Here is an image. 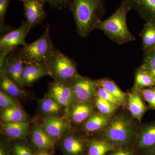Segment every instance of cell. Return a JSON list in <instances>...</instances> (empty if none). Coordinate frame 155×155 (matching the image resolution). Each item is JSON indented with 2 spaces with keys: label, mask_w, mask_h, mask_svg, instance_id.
Instances as JSON below:
<instances>
[{
  "label": "cell",
  "mask_w": 155,
  "mask_h": 155,
  "mask_svg": "<svg viewBox=\"0 0 155 155\" xmlns=\"http://www.w3.org/2000/svg\"><path fill=\"white\" fill-rule=\"evenodd\" d=\"M1 90L11 97L22 96L25 93L4 71L1 72Z\"/></svg>",
  "instance_id": "obj_22"
},
{
  "label": "cell",
  "mask_w": 155,
  "mask_h": 155,
  "mask_svg": "<svg viewBox=\"0 0 155 155\" xmlns=\"http://www.w3.org/2000/svg\"><path fill=\"white\" fill-rule=\"evenodd\" d=\"M140 67L152 78L155 81V51L144 53L143 61Z\"/></svg>",
  "instance_id": "obj_28"
},
{
  "label": "cell",
  "mask_w": 155,
  "mask_h": 155,
  "mask_svg": "<svg viewBox=\"0 0 155 155\" xmlns=\"http://www.w3.org/2000/svg\"><path fill=\"white\" fill-rule=\"evenodd\" d=\"M61 148L65 155H82L85 151V144L80 137L69 134L62 139Z\"/></svg>",
  "instance_id": "obj_15"
},
{
  "label": "cell",
  "mask_w": 155,
  "mask_h": 155,
  "mask_svg": "<svg viewBox=\"0 0 155 155\" xmlns=\"http://www.w3.org/2000/svg\"><path fill=\"white\" fill-rule=\"evenodd\" d=\"M137 91L150 107L155 109V87L141 89Z\"/></svg>",
  "instance_id": "obj_30"
},
{
  "label": "cell",
  "mask_w": 155,
  "mask_h": 155,
  "mask_svg": "<svg viewBox=\"0 0 155 155\" xmlns=\"http://www.w3.org/2000/svg\"><path fill=\"white\" fill-rule=\"evenodd\" d=\"M132 10L129 0H123L118 9L107 19L102 20L97 25L112 41L122 45L134 41L135 38L127 26V15Z\"/></svg>",
  "instance_id": "obj_2"
},
{
  "label": "cell",
  "mask_w": 155,
  "mask_h": 155,
  "mask_svg": "<svg viewBox=\"0 0 155 155\" xmlns=\"http://www.w3.org/2000/svg\"><path fill=\"white\" fill-rule=\"evenodd\" d=\"M36 155H51L50 154L46 152H41L40 153H38Z\"/></svg>",
  "instance_id": "obj_38"
},
{
  "label": "cell",
  "mask_w": 155,
  "mask_h": 155,
  "mask_svg": "<svg viewBox=\"0 0 155 155\" xmlns=\"http://www.w3.org/2000/svg\"><path fill=\"white\" fill-rule=\"evenodd\" d=\"M97 81L99 86L102 87L113 95L122 105L126 104L127 95L113 81L109 78H104L97 80Z\"/></svg>",
  "instance_id": "obj_23"
},
{
  "label": "cell",
  "mask_w": 155,
  "mask_h": 155,
  "mask_svg": "<svg viewBox=\"0 0 155 155\" xmlns=\"http://www.w3.org/2000/svg\"><path fill=\"white\" fill-rule=\"evenodd\" d=\"M29 125V122L26 121L5 123L2 126V130L6 135L11 138L22 139L28 134Z\"/></svg>",
  "instance_id": "obj_19"
},
{
  "label": "cell",
  "mask_w": 155,
  "mask_h": 155,
  "mask_svg": "<svg viewBox=\"0 0 155 155\" xmlns=\"http://www.w3.org/2000/svg\"><path fill=\"white\" fill-rule=\"evenodd\" d=\"M47 75H49V72L46 64L24 63L22 76V86L32 84Z\"/></svg>",
  "instance_id": "obj_11"
},
{
  "label": "cell",
  "mask_w": 155,
  "mask_h": 155,
  "mask_svg": "<svg viewBox=\"0 0 155 155\" xmlns=\"http://www.w3.org/2000/svg\"><path fill=\"white\" fill-rule=\"evenodd\" d=\"M46 64L55 80L67 82L79 75L75 61L57 49Z\"/></svg>",
  "instance_id": "obj_5"
},
{
  "label": "cell",
  "mask_w": 155,
  "mask_h": 155,
  "mask_svg": "<svg viewBox=\"0 0 155 155\" xmlns=\"http://www.w3.org/2000/svg\"><path fill=\"white\" fill-rule=\"evenodd\" d=\"M144 53L155 51V23L147 22L140 34Z\"/></svg>",
  "instance_id": "obj_20"
},
{
  "label": "cell",
  "mask_w": 155,
  "mask_h": 155,
  "mask_svg": "<svg viewBox=\"0 0 155 155\" xmlns=\"http://www.w3.org/2000/svg\"><path fill=\"white\" fill-rule=\"evenodd\" d=\"M13 151L14 155H36L28 145L22 143L14 144Z\"/></svg>",
  "instance_id": "obj_34"
},
{
  "label": "cell",
  "mask_w": 155,
  "mask_h": 155,
  "mask_svg": "<svg viewBox=\"0 0 155 155\" xmlns=\"http://www.w3.org/2000/svg\"><path fill=\"white\" fill-rule=\"evenodd\" d=\"M31 28L26 21H23L19 28L2 37L0 40V67L6 57L15 51L18 46H24L26 45L25 38Z\"/></svg>",
  "instance_id": "obj_6"
},
{
  "label": "cell",
  "mask_w": 155,
  "mask_h": 155,
  "mask_svg": "<svg viewBox=\"0 0 155 155\" xmlns=\"http://www.w3.org/2000/svg\"><path fill=\"white\" fill-rule=\"evenodd\" d=\"M31 140L35 147L41 152H47L53 150L54 147V139L43 127L37 124L32 127Z\"/></svg>",
  "instance_id": "obj_13"
},
{
  "label": "cell",
  "mask_w": 155,
  "mask_h": 155,
  "mask_svg": "<svg viewBox=\"0 0 155 155\" xmlns=\"http://www.w3.org/2000/svg\"><path fill=\"white\" fill-rule=\"evenodd\" d=\"M137 146L140 150L155 148V122L143 127L140 130Z\"/></svg>",
  "instance_id": "obj_18"
},
{
  "label": "cell",
  "mask_w": 155,
  "mask_h": 155,
  "mask_svg": "<svg viewBox=\"0 0 155 155\" xmlns=\"http://www.w3.org/2000/svg\"><path fill=\"white\" fill-rule=\"evenodd\" d=\"M10 0H0V26L1 33L5 31V16Z\"/></svg>",
  "instance_id": "obj_32"
},
{
  "label": "cell",
  "mask_w": 155,
  "mask_h": 155,
  "mask_svg": "<svg viewBox=\"0 0 155 155\" xmlns=\"http://www.w3.org/2000/svg\"><path fill=\"white\" fill-rule=\"evenodd\" d=\"M103 135L114 145H127L135 137L133 122L125 114H118L105 127Z\"/></svg>",
  "instance_id": "obj_4"
},
{
  "label": "cell",
  "mask_w": 155,
  "mask_h": 155,
  "mask_svg": "<svg viewBox=\"0 0 155 155\" xmlns=\"http://www.w3.org/2000/svg\"><path fill=\"white\" fill-rule=\"evenodd\" d=\"M22 2L26 22L31 28L41 24L47 17L45 0H19Z\"/></svg>",
  "instance_id": "obj_8"
},
{
  "label": "cell",
  "mask_w": 155,
  "mask_h": 155,
  "mask_svg": "<svg viewBox=\"0 0 155 155\" xmlns=\"http://www.w3.org/2000/svg\"><path fill=\"white\" fill-rule=\"evenodd\" d=\"M69 127V122L61 117L50 116L44 122L43 127L54 139H61L67 132Z\"/></svg>",
  "instance_id": "obj_12"
},
{
  "label": "cell",
  "mask_w": 155,
  "mask_h": 155,
  "mask_svg": "<svg viewBox=\"0 0 155 155\" xmlns=\"http://www.w3.org/2000/svg\"><path fill=\"white\" fill-rule=\"evenodd\" d=\"M47 96L62 107L69 106L74 102L72 88L66 82L55 80L50 83Z\"/></svg>",
  "instance_id": "obj_10"
},
{
  "label": "cell",
  "mask_w": 155,
  "mask_h": 155,
  "mask_svg": "<svg viewBox=\"0 0 155 155\" xmlns=\"http://www.w3.org/2000/svg\"><path fill=\"white\" fill-rule=\"evenodd\" d=\"M61 107L62 106L48 96L41 100L40 103L41 112L48 117L57 116L61 110Z\"/></svg>",
  "instance_id": "obj_27"
},
{
  "label": "cell",
  "mask_w": 155,
  "mask_h": 155,
  "mask_svg": "<svg viewBox=\"0 0 155 155\" xmlns=\"http://www.w3.org/2000/svg\"><path fill=\"white\" fill-rule=\"evenodd\" d=\"M1 118L5 123H12L25 121L27 116L23 110L16 106L4 109Z\"/></svg>",
  "instance_id": "obj_25"
},
{
  "label": "cell",
  "mask_w": 155,
  "mask_h": 155,
  "mask_svg": "<svg viewBox=\"0 0 155 155\" xmlns=\"http://www.w3.org/2000/svg\"><path fill=\"white\" fill-rule=\"evenodd\" d=\"M14 51L6 57L3 66L0 67L1 72H5L11 79L21 87H23L22 76L24 63L20 51Z\"/></svg>",
  "instance_id": "obj_9"
},
{
  "label": "cell",
  "mask_w": 155,
  "mask_h": 155,
  "mask_svg": "<svg viewBox=\"0 0 155 155\" xmlns=\"http://www.w3.org/2000/svg\"><path fill=\"white\" fill-rule=\"evenodd\" d=\"M109 155H134V153L130 150L122 149L114 151Z\"/></svg>",
  "instance_id": "obj_36"
},
{
  "label": "cell",
  "mask_w": 155,
  "mask_h": 155,
  "mask_svg": "<svg viewBox=\"0 0 155 155\" xmlns=\"http://www.w3.org/2000/svg\"><path fill=\"white\" fill-rule=\"evenodd\" d=\"M79 36L86 38L102 21L105 12L104 0H69Z\"/></svg>",
  "instance_id": "obj_1"
},
{
  "label": "cell",
  "mask_w": 155,
  "mask_h": 155,
  "mask_svg": "<svg viewBox=\"0 0 155 155\" xmlns=\"http://www.w3.org/2000/svg\"><path fill=\"white\" fill-rule=\"evenodd\" d=\"M95 104L101 114L108 116L115 112L117 107L98 96L95 100Z\"/></svg>",
  "instance_id": "obj_29"
},
{
  "label": "cell",
  "mask_w": 155,
  "mask_h": 155,
  "mask_svg": "<svg viewBox=\"0 0 155 155\" xmlns=\"http://www.w3.org/2000/svg\"><path fill=\"white\" fill-rule=\"evenodd\" d=\"M0 155H6L5 150L4 147L2 145H1V148H0Z\"/></svg>",
  "instance_id": "obj_37"
},
{
  "label": "cell",
  "mask_w": 155,
  "mask_h": 155,
  "mask_svg": "<svg viewBox=\"0 0 155 155\" xmlns=\"http://www.w3.org/2000/svg\"><path fill=\"white\" fill-rule=\"evenodd\" d=\"M115 148V146L107 140H94L89 143L87 155H106Z\"/></svg>",
  "instance_id": "obj_24"
},
{
  "label": "cell",
  "mask_w": 155,
  "mask_h": 155,
  "mask_svg": "<svg viewBox=\"0 0 155 155\" xmlns=\"http://www.w3.org/2000/svg\"><path fill=\"white\" fill-rule=\"evenodd\" d=\"M50 6L54 8L61 9L68 6L69 0H45Z\"/></svg>",
  "instance_id": "obj_35"
},
{
  "label": "cell",
  "mask_w": 155,
  "mask_h": 155,
  "mask_svg": "<svg viewBox=\"0 0 155 155\" xmlns=\"http://www.w3.org/2000/svg\"><path fill=\"white\" fill-rule=\"evenodd\" d=\"M17 106L14 99L1 90L0 91V107L3 109Z\"/></svg>",
  "instance_id": "obj_33"
},
{
  "label": "cell",
  "mask_w": 155,
  "mask_h": 155,
  "mask_svg": "<svg viewBox=\"0 0 155 155\" xmlns=\"http://www.w3.org/2000/svg\"><path fill=\"white\" fill-rule=\"evenodd\" d=\"M66 83L72 88L74 102L91 101L97 94L99 87L97 81L79 75Z\"/></svg>",
  "instance_id": "obj_7"
},
{
  "label": "cell",
  "mask_w": 155,
  "mask_h": 155,
  "mask_svg": "<svg viewBox=\"0 0 155 155\" xmlns=\"http://www.w3.org/2000/svg\"><path fill=\"white\" fill-rule=\"evenodd\" d=\"M110 122L109 116L101 114H95L84 122L83 128L88 132L97 131L105 127Z\"/></svg>",
  "instance_id": "obj_21"
},
{
  "label": "cell",
  "mask_w": 155,
  "mask_h": 155,
  "mask_svg": "<svg viewBox=\"0 0 155 155\" xmlns=\"http://www.w3.org/2000/svg\"><path fill=\"white\" fill-rule=\"evenodd\" d=\"M96 95L98 97H99L107 101L109 103H111L116 107H119L122 105L121 103L115 97L107 91L104 88L99 85L97 91Z\"/></svg>",
  "instance_id": "obj_31"
},
{
  "label": "cell",
  "mask_w": 155,
  "mask_h": 155,
  "mask_svg": "<svg viewBox=\"0 0 155 155\" xmlns=\"http://www.w3.org/2000/svg\"><path fill=\"white\" fill-rule=\"evenodd\" d=\"M69 110V118L75 124H78L86 121L92 115L94 106L90 102H74Z\"/></svg>",
  "instance_id": "obj_14"
},
{
  "label": "cell",
  "mask_w": 155,
  "mask_h": 155,
  "mask_svg": "<svg viewBox=\"0 0 155 155\" xmlns=\"http://www.w3.org/2000/svg\"><path fill=\"white\" fill-rule=\"evenodd\" d=\"M132 9L146 22L155 23V0H129Z\"/></svg>",
  "instance_id": "obj_16"
},
{
  "label": "cell",
  "mask_w": 155,
  "mask_h": 155,
  "mask_svg": "<svg viewBox=\"0 0 155 155\" xmlns=\"http://www.w3.org/2000/svg\"><path fill=\"white\" fill-rule=\"evenodd\" d=\"M128 107L131 116L140 122L146 111V107L137 91L134 90L128 94Z\"/></svg>",
  "instance_id": "obj_17"
},
{
  "label": "cell",
  "mask_w": 155,
  "mask_h": 155,
  "mask_svg": "<svg viewBox=\"0 0 155 155\" xmlns=\"http://www.w3.org/2000/svg\"><path fill=\"white\" fill-rule=\"evenodd\" d=\"M153 86H155V81L152 78L139 67L136 71L134 76V90L138 91Z\"/></svg>",
  "instance_id": "obj_26"
},
{
  "label": "cell",
  "mask_w": 155,
  "mask_h": 155,
  "mask_svg": "<svg viewBox=\"0 0 155 155\" xmlns=\"http://www.w3.org/2000/svg\"><path fill=\"white\" fill-rule=\"evenodd\" d=\"M48 25L37 40L26 44L20 50L23 63L46 64L56 48L51 38Z\"/></svg>",
  "instance_id": "obj_3"
}]
</instances>
